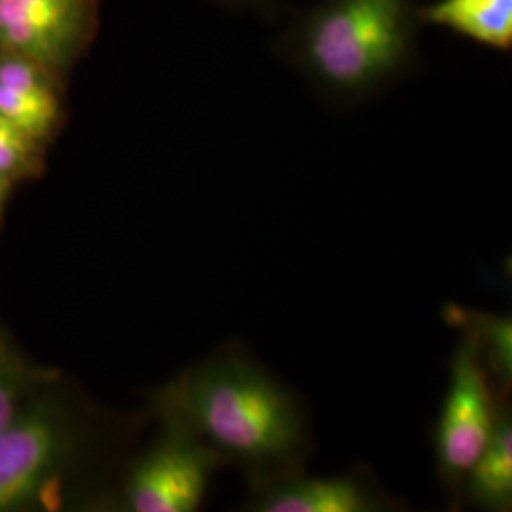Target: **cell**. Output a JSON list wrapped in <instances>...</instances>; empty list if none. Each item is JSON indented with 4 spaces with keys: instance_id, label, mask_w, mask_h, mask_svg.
<instances>
[{
    "instance_id": "1",
    "label": "cell",
    "mask_w": 512,
    "mask_h": 512,
    "mask_svg": "<svg viewBox=\"0 0 512 512\" xmlns=\"http://www.w3.org/2000/svg\"><path fill=\"white\" fill-rule=\"evenodd\" d=\"M165 420L247 476L251 492L304 471L310 423L302 401L255 357L226 346L169 385Z\"/></svg>"
},
{
    "instance_id": "2",
    "label": "cell",
    "mask_w": 512,
    "mask_h": 512,
    "mask_svg": "<svg viewBox=\"0 0 512 512\" xmlns=\"http://www.w3.org/2000/svg\"><path fill=\"white\" fill-rule=\"evenodd\" d=\"M420 27L416 0H319L272 50L319 95L353 105L420 71Z\"/></svg>"
},
{
    "instance_id": "3",
    "label": "cell",
    "mask_w": 512,
    "mask_h": 512,
    "mask_svg": "<svg viewBox=\"0 0 512 512\" xmlns=\"http://www.w3.org/2000/svg\"><path fill=\"white\" fill-rule=\"evenodd\" d=\"M503 395L480 359L475 342L463 334L450 361V380L435 425V461L440 482L454 505L463 503V484L494 435ZM505 397V395H503Z\"/></svg>"
},
{
    "instance_id": "4",
    "label": "cell",
    "mask_w": 512,
    "mask_h": 512,
    "mask_svg": "<svg viewBox=\"0 0 512 512\" xmlns=\"http://www.w3.org/2000/svg\"><path fill=\"white\" fill-rule=\"evenodd\" d=\"M158 440L131 469L124 486L133 512H194L202 507L222 461L203 442L167 421Z\"/></svg>"
},
{
    "instance_id": "5",
    "label": "cell",
    "mask_w": 512,
    "mask_h": 512,
    "mask_svg": "<svg viewBox=\"0 0 512 512\" xmlns=\"http://www.w3.org/2000/svg\"><path fill=\"white\" fill-rule=\"evenodd\" d=\"M67 450V425L52 403L23 406L0 427V512L29 505L57 473Z\"/></svg>"
},
{
    "instance_id": "6",
    "label": "cell",
    "mask_w": 512,
    "mask_h": 512,
    "mask_svg": "<svg viewBox=\"0 0 512 512\" xmlns=\"http://www.w3.org/2000/svg\"><path fill=\"white\" fill-rule=\"evenodd\" d=\"M90 0H0V46L40 67L65 65L90 29Z\"/></svg>"
},
{
    "instance_id": "7",
    "label": "cell",
    "mask_w": 512,
    "mask_h": 512,
    "mask_svg": "<svg viewBox=\"0 0 512 512\" xmlns=\"http://www.w3.org/2000/svg\"><path fill=\"white\" fill-rule=\"evenodd\" d=\"M391 501L368 475L306 476L304 471L251 492L249 511L374 512Z\"/></svg>"
},
{
    "instance_id": "8",
    "label": "cell",
    "mask_w": 512,
    "mask_h": 512,
    "mask_svg": "<svg viewBox=\"0 0 512 512\" xmlns=\"http://www.w3.org/2000/svg\"><path fill=\"white\" fill-rule=\"evenodd\" d=\"M421 27H439L499 54L512 50V0H433L418 6Z\"/></svg>"
},
{
    "instance_id": "9",
    "label": "cell",
    "mask_w": 512,
    "mask_h": 512,
    "mask_svg": "<svg viewBox=\"0 0 512 512\" xmlns=\"http://www.w3.org/2000/svg\"><path fill=\"white\" fill-rule=\"evenodd\" d=\"M465 501L484 511L512 509V423L505 408L499 414L492 439L465 478Z\"/></svg>"
},
{
    "instance_id": "10",
    "label": "cell",
    "mask_w": 512,
    "mask_h": 512,
    "mask_svg": "<svg viewBox=\"0 0 512 512\" xmlns=\"http://www.w3.org/2000/svg\"><path fill=\"white\" fill-rule=\"evenodd\" d=\"M442 315L450 327H456L461 334L475 342L482 363L490 372L497 389L505 395V387H511L512 376L511 317L469 310L458 304L446 306Z\"/></svg>"
},
{
    "instance_id": "11",
    "label": "cell",
    "mask_w": 512,
    "mask_h": 512,
    "mask_svg": "<svg viewBox=\"0 0 512 512\" xmlns=\"http://www.w3.org/2000/svg\"><path fill=\"white\" fill-rule=\"evenodd\" d=\"M55 93H27L0 86V114L29 139H42L57 120Z\"/></svg>"
},
{
    "instance_id": "12",
    "label": "cell",
    "mask_w": 512,
    "mask_h": 512,
    "mask_svg": "<svg viewBox=\"0 0 512 512\" xmlns=\"http://www.w3.org/2000/svg\"><path fill=\"white\" fill-rule=\"evenodd\" d=\"M27 391L25 368L16 353L0 338V427L14 420L21 412Z\"/></svg>"
},
{
    "instance_id": "13",
    "label": "cell",
    "mask_w": 512,
    "mask_h": 512,
    "mask_svg": "<svg viewBox=\"0 0 512 512\" xmlns=\"http://www.w3.org/2000/svg\"><path fill=\"white\" fill-rule=\"evenodd\" d=\"M226 10H234L241 14H253L266 21H274L283 14V0H213Z\"/></svg>"
},
{
    "instance_id": "14",
    "label": "cell",
    "mask_w": 512,
    "mask_h": 512,
    "mask_svg": "<svg viewBox=\"0 0 512 512\" xmlns=\"http://www.w3.org/2000/svg\"><path fill=\"white\" fill-rule=\"evenodd\" d=\"M19 129L14 126V124H10L2 114H0V143L4 141V139H8L10 135H14V133H18Z\"/></svg>"
},
{
    "instance_id": "15",
    "label": "cell",
    "mask_w": 512,
    "mask_h": 512,
    "mask_svg": "<svg viewBox=\"0 0 512 512\" xmlns=\"http://www.w3.org/2000/svg\"><path fill=\"white\" fill-rule=\"evenodd\" d=\"M6 186H8V184L0 181V205H2V198H4V190H6Z\"/></svg>"
}]
</instances>
